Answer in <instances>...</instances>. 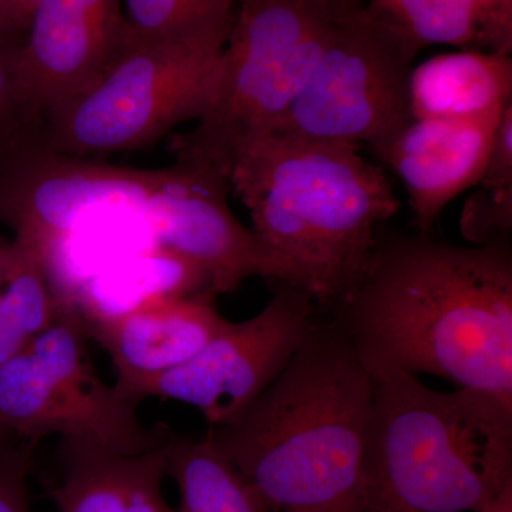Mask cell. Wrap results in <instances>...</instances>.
<instances>
[{
  "label": "cell",
  "mask_w": 512,
  "mask_h": 512,
  "mask_svg": "<svg viewBox=\"0 0 512 512\" xmlns=\"http://www.w3.org/2000/svg\"><path fill=\"white\" fill-rule=\"evenodd\" d=\"M16 439V437L10 436L8 431H5L0 427V446L2 444L8 443L9 440Z\"/></svg>",
  "instance_id": "obj_30"
},
{
  "label": "cell",
  "mask_w": 512,
  "mask_h": 512,
  "mask_svg": "<svg viewBox=\"0 0 512 512\" xmlns=\"http://www.w3.org/2000/svg\"><path fill=\"white\" fill-rule=\"evenodd\" d=\"M355 2L237 0L210 103L178 143V160L210 164L228 177L247 148L275 133Z\"/></svg>",
  "instance_id": "obj_5"
},
{
  "label": "cell",
  "mask_w": 512,
  "mask_h": 512,
  "mask_svg": "<svg viewBox=\"0 0 512 512\" xmlns=\"http://www.w3.org/2000/svg\"><path fill=\"white\" fill-rule=\"evenodd\" d=\"M49 261L28 239L15 237L9 244L0 285V366L28 348L62 311L66 298L53 291Z\"/></svg>",
  "instance_id": "obj_17"
},
{
  "label": "cell",
  "mask_w": 512,
  "mask_h": 512,
  "mask_svg": "<svg viewBox=\"0 0 512 512\" xmlns=\"http://www.w3.org/2000/svg\"><path fill=\"white\" fill-rule=\"evenodd\" d=\"M360 148L269 136L247 148L227 177L251 231L291 285L329 312L365 274L379 225L400 210L389 177Z\"/></svg>",
  "instance_id": "obj_3"
},
{
  "label": "cell",
  "mask_w": 512,
  "mask_h": 512,
  "mask_svg": "<svg viewBox=\"0 0 512 512\" xmlns=\"http://www.w3.org/2000/svg\"><path fill=\"white\" fill-rule=\"evenodd\" d=\"M35 447L19 439L0 446V512H32L28 477Z\"/></svg>",
  "instance_id": "obj_24"
},
{
  "label": "cell",
  "mask_w": 512,
  "mask_h": 512,
  "mask_svg": "<svg viewBox=\"0 0 512 512\" xmlns=\"http://www.w3.org/2000/svg\"><path fill=\"white\" fill-rule=\"evenodd\" d=\"M510 103L511 56L463 49L431 57L410 73L413 120L480 117Z\"/></svg>",
  "instance_id": "obj_15"
},
{
  "label": "cell",
  "mask_w": 512,
  "mask_h": 512,
  "mask_svg": "<svg viewBox=\"0 0 512 512\" xmlns=\"http://www.w3.org/2000/svg\"><path fill=\"white\" fill-rule=\"evenodd\" d=\"M229 32L137 39L83 93L50 111L37 141L67 156L143 150L210 103Z\"/></svg>",
  "instance_id": "obj_6"
},
{
  "label": "cell",
  "mask_w": 512,
  "mask_h": 512,
  "mask_svg": "<svg viewBox=\"0 0 512 512\" xmlns=\"http://www.w3.org/2000/svg\"><path fill=\"white\" fill-rule=\"evenodd\" d=\"M160 170H136L67 156L36 136L0 154V222L50 259L53 249L94 215L117 208L140 211Z\"/></svg>",
  "instance_id": "obj_10"
},
{
  "label": "cell",
  "mask_w": 512,
  "mask_h": 512,
  "mask_svg": "<svg viewBox=\"0 0 512 512\" xmlns=\"http://www.w3.org/2000/svg\"><path fill=\"white\" fill-rule=\"evenodd\" d=\"M165 474L180 494L177 512H275L210 441L171 433Z\"/></svg>",
  "instance_id": "obj_18"
},
{
  "label": "cell",
  "mask_w": 512,
  "mask_h": 512,
  "mask_svg": "<svg viewBox=\"0 0 512 512\" xmlns=\"http://www.w3.org/2000/svg\"><path fill=\"white\" fill-rule=\"evenodd\" d=\"M89 340L79 309L64 299L55 322L0 366V427L35 446L59 436L67 446L117 454L160 447L171 431L144 426L138 403L101 380Z\"/></svg>",
  "instance_id": "obj_7"
},
{
  "label": "cell",
  "mask_w": 512,
  "mask_h": 512,
  "mask_svg": "<svg viewBox=\"0 0 512 512\" xmlns=\"http://www.w3.org/2000/svg\"><path fill=\"white\" fill-rule=\"evenodd\" d=\"M481 188L512 190V103L505 107L485 164Z\"/></svg>",
  "instance_id": "obj_26"
},
{
  "label": "cell",
  "mask_w": 512,
  "mask_h": 512,
  "mask_svg": "<svg viewBox=\"0 0 512 512\" xmlns=\"http://www.w3.org/2000/svg\"><path fill=\"white\" fill-rule=\"evenodd\" d=\"M504 109L468 119L412 120L376 151L406 187L419 232H430L454 198L480 184Z\"/></svg>",
  "instance_id": "obj_13"
},
{
  "label": "cell",
  "mask_w": 512,
  "mask_h": 512,
  "mask_svg": "<svg viewBox=\"0 0 512 512\" xmlns=\"http://www.w3.org/2000/svg\"><path fill=\"white\" fill-rule=\"evenodd\" d=\"M22 33L0 28V154L39 127L30 119L20 76Z\"/></svg>",
  "instance_id": "obj_22"
},
{
  "label": "cell",
  "mask_w": 512,
  "mask_h": 512,
  "mask_svg": "<svg viewBox=\"0 0 512 512\" xmlns=\"http://www.w3.org/2000/svg\"><path fill=\"white\" fill-rule=\"evenodd\" d=\"M227 177L210 164L177 160L164 168L140 214L158 248L200 266L211 291H235L252 276L291 285L284 265L229 210Z\"/></svg>",
  "instance_id": "obj_11"
},
{
  "label": "cell",
  "mask_w": 512,
  "mask_h": 512,
  "mask_svg": "<svg viewBox=\"0 0 512 512\" xmlns=\"http://www.w3.org/2000/svg\"><path fill=\"white\" fill-rule=\"evenodd\" d=\"M215 296L210 291L161 296L119 315H80L89 338L109 353L114 387L126 396L137 384L187 363L227 328Z\"/></svg>",
  "instance_id": "obj_14"
},
{
  "label": "cell",
  "mask_w": 512,
  "mask_h": 512,
  "mask_svg": "<svg viewBox=\"0 0 512 512\" xmlns=\"http://www.w3.org/2000/svg\"><path fill=\"white\" fill-rule=\"evenodd\" d=\"M137 39L231 32L237 0H121Z\"/></svg>",
  "instance_id": "obj_21"
},
{
  "label": "cell",
  "mask_w": 512,
  "mask_h": 512,
  "mask_svg": "<svg viewBox=\"0 0 512 512\" xmlns=\"http://www.w3.org/2000/svg\"><path fill=\"white\" fill-rule=\"evenodd\" d=\"M481 512H512V487L498 495Z\"/></svg>",
  "instance_id": "obj_28"
},
{
  "label": "cell",
  "mask_w": 512,
  "mask_h": 512,
  "mask_svg": "<svg viewBox=\"0 0 512 512\" xmlns=\"http://www.w3.org/2000/svg\"><path fill=\"white\" fill-rule=\"evenodd\" d=\"M202 291L212 292L208 276L200 266L157 247L137 261L97 276L82 298L73 302L83 316L96 318L119 315L161 296Z\"/></svg>",
  "instance_id": "obj_19"
},
{
  "label": "cell",
  "mask_w": 512,
  "mask_h": 512,
  "mask_svg": "<svg viewBox=\"0 0 512 512\" xmlns=\"http://www.w3.org/2000/svg\"><path fill=\"white\" fill-rule=\"evenodd\" d=\"M133 39L121 0H40L20 50L33 123L42 127L50 111L89 89Z\"/></svg>",
  "instance_id": "obj_12"
},
{
  "label": "cell",
  "mask_w": 512,
  "mask_h": 512,
  "mask_svg": "<svg viewBox=\"0 0 512 512\" xmlns=\"http://www.w3.org/2000/svg\"><path fill=\"white\" fill-rule=\"evenodd\" d=\"M460 232L474 245L510 242L512 190H483L470 195L460 218Z\"/></svg>",
  "instance_id": "obj_23"
},
{
  "label": "cell",
  "mask_w": 512,
  "mask_h": 512,
  "mask_svg": "<svg viewBox=\"0 0 512 512\" xmlns=\"http://www.w3.org/2000/svg\"><path fill=\"white\" fill-rule=\"evenodd\" d=\"M416 49L360 0L333 26L308 82L272 136L363 144L373 153L412 121Z\"/></svg>",
  "instance_id": "obj_8"
},
{
  "label": "cell",
  "mask_w": 512,
  "mask_h": 512,
  "mask_svg": "<svg viewBox=\"0 0 512 512\" xmlns=\"http://www.w3.org/2000/svg\"><path fill=\"white\" fill-rule=\"evenodd\" d=\"M330 318L370 373H427L512 400L511 242L377 238L365 274Z\"/></svg>",
  "instance_id": "obj_1"
},
{
  "label": "cell",
  "mask_w": 512,
  "mask_h": 512,
  "mask_svg": "<svg viewBox=\"0 0 512 512\" xmlns=\"http://www.w3.org/2000/svg\"><path fill=\"white\" fill-rule=\"evenodd\" d=\"M318 312L308 293L275 282L274 296L258 315L229 322L187 363L137 384L126 397L136 403L160 397L190 404L210 427L231 423L281 375Z\"/></svg>",
  "instance_id": "obj_9"
},
{
  "label": "cell",
  "mask_w": 512,
  "mask_h": 512,
  "mask_svg": "<svg viewBox=\"0 0 512 512\" xmlns=\"http://www.w3.org/2000/svg\"><path fill=\"white\" fill-rule=\"evenodd\" d=\"M40 0H0V28L25 35Z\"/></svg>",
  "instance_id": "obj_27"
},
{
  "label": "cell",
  "mask_w": 512,
  "mask_h": 512,
  "mask_svg": "<svg viewBox=\"0 0 512 512\" xmlns=\"http://www.w3.org/2000/svg\"><path fill=\"white\" fill-rule=\"evenodd\" d=\"M373 379L332 318L244 413L205 439L275 512H363Z\"/></svg>",
  "instance_id": "obj_2"
},
{
  "label": "cell",
  "mask_w": 512,
  "mask_h": 512,
  "mask_svg": "<svg viewBox=\"0 0 512 512\" xmlns=\"http://www.w3.org/2000/svg\"><path fill=\"white\" fill-rule=\"evenodd\" d=\"M9 242L0 239V285L5 278L6 265H8Z\"/></svg>",
  "instance_id": "obj_29"
},
{
  "label": "cell",
  "mask_w": 512,
  "mask_h": 512,
  "mask_svg": "<svg viewBox=\"0 0 512 512\" xmlns=\"http://www.w3.org/2000/svg\"><path fill=\"white\" fill-rule=\"evenodd\" d=\"M363 512H481L512 487V400L370 373Z\"/></svg>",
  "instance_id": "obj_4"
},
{
  "label": "cell",
  "mask_w": 512,
  "mask_h": 512,
  "mask_svg": "<svg viewBox=\"0 0 512 512\" xmlns=\"http://www.w3.org/2000/svg\"><path fill=\"white\" fill-rule=\"evenodd\" d=\"M165 443L140 454L133 487L124 512H177L168 505L164 497L163 481L167 477Z\"/></svg>",
  "instance_id": "obj_25"
},
{
  "label": "cell",
  "mask_w": 512,
  "mask_h": 512,
  "mask_svg": "<svg viewBox=\"0 0 512 512\" xmlns=\"http://www.w3.org/2000/svg\"><path fill=\"white\" fill-rule=\"evenodd\" d=\"M140 454L63 444L64 474L52 491L57 512L126 511Z\"/></svg>",
  "instance_id": "obj_20"
},
{
  "label": "cell",
  "mask_w": 512,
  "mask_h": 512,
  "mask_svg": "<svg viewBox=\"0 0 512 512\" xmlns=\"http://www.w3.org/2000/svg\"><path fill=\"white\" fill-rule=\"evenodd\" d=\"M417 50L433 45L511 56L512 0H369Z\"/></svg>",
  "instance_id": "obj_16"
}]
</instances>
